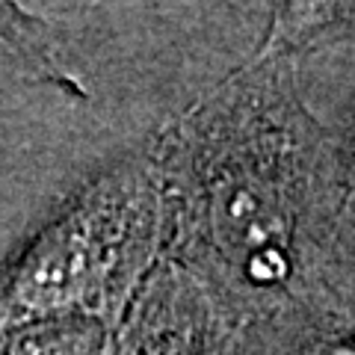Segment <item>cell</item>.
<instances>
[{
	"label": "cell",
	"instance_id": "cell-1",
	"mask_svg": "<svg viewBox=\"0 0 355 355\" xmlns=\"http://www.w3.org/2000/svg\"><path fill=\"white\" fill-rule=\"evenodd\" d=\"M296 57L266 39L151 154L163 258L198 284L228 331L308 287L302 222L323 125L299 98Z\"/></svg>",
	"mask_w": 355,
	"mask_h": 355
},
{
	"label": "cell",
	"instance_id": "cell-2",
	"mask_svg": "<svg viewBox=\"0 0 355 355\" xmlns=\"http://www.w3.org/2000/svg\"><path fill=\"white\" fill-rule=\"evenodd\" d=\"M157 249L160 198L148 154L83 187L3 266L0 331L80 317L113 335Z\"/></svg>",
	"mask_w": 355,
	"mask_h": 355
},
{
	"label": "cell",
	"instance_id": "cell-3",
	"mask_svg": "<svg viewBox=\"0 0 355 355\" xmlns=\"http://www.w3.org/2000/svg\"><path fill=\"white\" fill-rule=\"evenodd\" d=\"M308 287L355 302V95L323 125L302 222Z\"/></svg>",
	"mask_w": 355,
	"mask_h": 355
},
{
	"label": "cell",
	"instance_id": "cell-4",
	"mask_svg": "<svg viewBox=\"0 0 355 355\" xmlns=\"http://www.w3.org/2000/svg\"><path fill=\"white\" fill-rule=\"evenodd\" d=\"M228 338L198 284L160 258L110 338V355H225Z\"/></svg>",
	"mask_w": 355,
	"mask_h": 355
},
{
	"label": "cell",
	"instance_id": "cell-5",
	"mask_svg": "<svg viewBox=\"0 0 355 355\" xmlns=\"http://www.w3.org/2000/svg\"><path fill=\"white\" fill-rule=\"evenodd\" d=\"M225 355H355V302L305 287L272 314L231 331Z\"/></svg>",
	"mask_w": 355,
	"mask_h": 355
},
{
	"label": "cell",
	"instance_id": "cell-6",
	"mask_svg": "<svg viewBox=\"0 0 355 355\" xmlns=\"http://www.w3.org/2000/svg\"><path fill=\"white\" fill-rule=\"evenodd\" d=\"M110 338L95 320H42L0 331V355H107Z\"/></svg>",
	"mask_w": 355,
	"mask_h": 355
},
{
	"label": "cell",
	"instance_id": "cell-7",
	"mask_svg": "<svg viewBox=\"0 0 355 355\" xmlns=\"http://www.w3.org/2000/svg\"><path fill=\"white\" fill-rule=\"evenodd\" d=\"M0 36L12 42L21 57L36 65V69L48 77V80H53L62 89H69V92H74V95H83V89L74 83V77L62 69L57 57H53L48 33H44V27L39 24L36 18L21 15L15 6H3V3H0Z\"/></svg>",
	"mask_w": 355,
	"mask_h": 355
}]
</instances>
